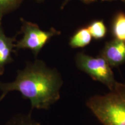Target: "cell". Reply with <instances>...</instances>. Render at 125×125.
Listing matches in <instances>:
<instances>
[{
	"mask_svg": "<svg viewBox=\"0 0 125 125\" xmlns=\"http://www.w3.org/2000/svg\"><path fill=\"white\" fill-rule=\"evenodd\" d=\"M62 85V77L57 70L48 67L43 61L35 60L18 70L13 81H0V100L2 101L10 92L17 91L23 98L30 101L31 109H48L60 99Z\"/></svg>",
	"mask_w": 125,
	"mask_h": 125,
	"instance_id": "6da1fadb",
	"label": "cell"
},
{
	"mask_svg": "<svg viewBox=\"0 0 125 125\" xmlns=\"http://www.w3.org/2000/svg\"><path fill=\"white\" fill-rule=\"evenodd\" d=\"M86 105L103 125H125V83L116 82L109 93L91 97Z\"/></svg>",
	"mask_w": 125,
	"mask_h": 125,
	"instance_id": "7a4b0ae2",
	"label": "cell"
},
{
	"mask_svg": "<svg viewBox=\"0 0 125 125\" xmlns=\"http://www.w3.org/2000/svg\"><path fill=\"white\" fill-rule=\"evenodd\" d=\"M20 20L22 24L21 33L23 34V37L16 42V51L29 49L34 56H37L52 37L61 34L60 31L56 30L54 28H51L48 31H44L41 29L37 24L28 21L23 18Z\"/></svg>",
	"mask_w": 125,
	"mask_h": 125,
	"instance_id": "3957f363",
	"label": "cell"
},
{
	"mask_svg": "<svg viewBox=\"0 0 125 125\" xmlns=\"http://www.w3.org/2000/svg\"><path fill=\"white\" fill-rule=\"evenodd\" d=\"M75 63L78 69L86 73L93 80L107 86L109 90L116 84L111 67L101 56L94 57L79 52L75 56Z\"/></svg>",
	"mask_w": 125,
	"mask_h": 125,
	"instance_id": "277c9868",
	"label": "cell"
},
{
	"mask_svg": "<svg viewBox=\"0 0 125 125\" xmlns=\"http://www.w3.org/2000/svg\"><path fill=\"white\" fill-rule=\"evenodd\" d=\"M100 56L111 67H118L125 62V42L115 39L105 43Z\"/></svg>",
	"mask_w": 125,
	"mask_h": 125,
	"instance_id": "5b68a950",
	"label": "cell"
},
{
	"mask_svg": "<svg viewBox=\"0 0 125 125\" xmlns=\"http://www.w3.org/2000/svg\"><path fill=\"white\" fill-rule=\"evenodd\" d=\"M0 21V76L4 73L5 67L13 62L12 54L15 52L16 36L8 37L5 33Z\"/></svg>",
	"mask_w": 125,
	"mask_h": 125,
	"instance_id": "8992f818",
	"label": "cell"
},
{
	"mask_svg": "<svg viewBox=\"0 0 125 125\" xmlns=\"http://www.w3.org/2000/svg\"><path fill=\"white\" fill-rule=\"evenodd\" d=\"M111 34L115 40L125 42V13L121 12L114 16L111 23Z\"/></svg>",
	"mask_w": 125,
	"mask_h": 125,
	"instance_id": "52a82bcc",
	"label": "cell"
},
{
	"mask_svg": "<svg viewBox=\"0 0 125 125\" xmlns=\"http://www.w3.org/2000/svg\"><path fill=\"white\" fill-rule=\"evenodd\" d=\"M92 37L87 27L78 29L70 38L69 45L73 48H85L92 41Z\"/></svg>",
	"mask_w": 125,
	"mask_h": 125,
	"instance_id": "ba28073f",
	"label": "cell"
},
{
	"mask_svg": "<svg viewBox=\"0 0 125 125\" xmlns=\"http://www.w3.org/2000/svg\"><path fill=\"white\" fill-rule=\"evenodd\" d=\"M92 38L96 40H102L105 37L107 29L103 20H93L89 24L87 27Z\"/></svg>",
	"mask_w": 125,
	"mask_h": 125,
	"instance_id": "9c48e42d",
	"label": "cell"
},
{
	"mask_svg": "<svg viewBox=\"0 0 125 125\" xmlns=\"http://www.w3.org/2000/svg\"><path fill=\"white\" fill-rule=\"evenodd\" d=\"M4 125H41L33 119L31 113L29 114H18L10 118Z\"/></svg>",
	"mask_w": 125,
	"mask_h": 125,
	"instance_id": "30bf717a",
	"label": "cell"
},
{
	"mask_svg": "<svg viewBox=\"0 0 125 125\" xmlns=\"http://www.w3.org/2000/svg\"><path fill=\"white\" fill-rule=\"evenodd\" d=\"M24 0H0V21L5 15L18 9Z\"/></svg>",
	"mask_w": 125,
	"mask_h": 125,
	"instance_id": "8fae6325",
	"label": "cell"
},
{
	"mask_svg": "<svg viewBox=\"0 0 125 125\" xmlns=\"http://www.w3.org/2000/svg\"><path fill=\"white\" fill-rule=\"evenodd\" d=\"M70 1H71V0H65L64 2L62 3V7H61V8L63 9V8L64 7L65 5H66L67 3H68ZM80 1H82L83 3H84V4H91V3L96 2V1H97V0H80Z\"/></svg>",
	"mask_w": 125,
	"mask_h": 125,
	"instance_id": "7c38bea8",
	"label": "cell"
},
{
	"mask_svg": "<svg viewBox=\"0 0 125 125\" xmlns=\"http://www.w3.org/2000/svg\"><path fill=\"white\" fill-rule=\"evenodd\" d=\"M34 1H35L37 2H43L44 0H34Z\"/></svg>",
	"mask_w": 125,
	"mask_h": 125,
	"instance_id": "4fadbf2b",
	"label": "cell"
},
{
	"mask_svg": "<svg viewBox=\"0 0 125 125\" xmlns=\"http://www.w3.org/2000/svg\"><path fill=\"white\" fill-rule=\"evenodd\" d=\"M102 1H116V0H101Z\"/></svg>",
	"mask_w": 125,
	"mask_h": 125,
	"instance_id": "5bb4252c",
	"label": "cell"
},
{
	"mask_svg": "<svg viewBox=\"0 0 125 125\" xmlns=\"http://www.w3.org/2000/svg\"><path fill=\"white\" fill-rule=\"evenodd\" d=\"M122 1H123V2L125 3V0H122Z\"/></svg>",
	"mask_w": 125,
	"mask_h": 125,
	"instance_id": "9a60e30c",
	"label": "cell"
},
{
	"mask_svg": "<svg viewBox=\"0 0 125 125\" xmlns=\"http://www.w3.org/2000/svg\"><path fill=\"white\" fill-rule=\"evenodd\" d=\"M1 101H2V100H0V103H1Z\"/></svg>",
	"mask_w": 125,
	"mask_h": 125,
	"instance_id": "2e32d148",
	"label": "cell"
}]
</instances>
